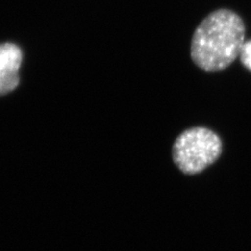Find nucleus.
<instances>
[{
    "label": "nucleus",
    "instance_id": "1",
    "mask_svg": "<svg viewBox=\"0 0 251 251\" xmlns=\"http://www.w3.org/2000/svg\"><path fill=\"white\" fill-rule=\"evenodd\" d=\"M244 39L245 25L240 16L230 10H217L196 28L191 57L204 72H221L240 57Z\"/></svg>",
    "mask_w": 251,
    "mask_h": 251
},
{
    "label": "nucleus",
    "instance_id": "2",
    "mask_svg": "<svg viewBox=\"0 0 251 251\" xmlns=\"http://www.w3.org/2000/svg\"><path fill=\"white\" fill-rule=\"evenodd\" d=\"M223 150L222 140L207 128L195 127L180 134L172 149L173 161L186 175H196L215 163Z\"/></svg>",
    "mask_w": 251,
    "mask_h": 251
},
{
    "label": "nucleus",
    "instance_id": "3",
    "mask_svg": "<svg viewBox=\"0 0 251 251\" xmlns=\"http://www.w3.org/2000/svg\"><path fill=\"white\" fill-rule=\"evenodd\" d=\"M22 52L13 43L0 44V96L13 91L19 84Z\"/></svg>",
    "mask_w": 251,
    "mask_h": 251
},
{
    "label": "nucleus",
    "instance_id": "4",
    "mask_svg": "<svg viewBox=\"0 0 251 251\" xmlns=\"http://www.w3.org/2000/svg\"><path fill=\"white\" fill-rule=\"evenodd\" d=\"M240 59L242 64L251 72V40L245 42L244 45H243L240 53Z\"/></svg>",
    "mask_w": 251,
    "mask_h": 251
}]
</instances>
